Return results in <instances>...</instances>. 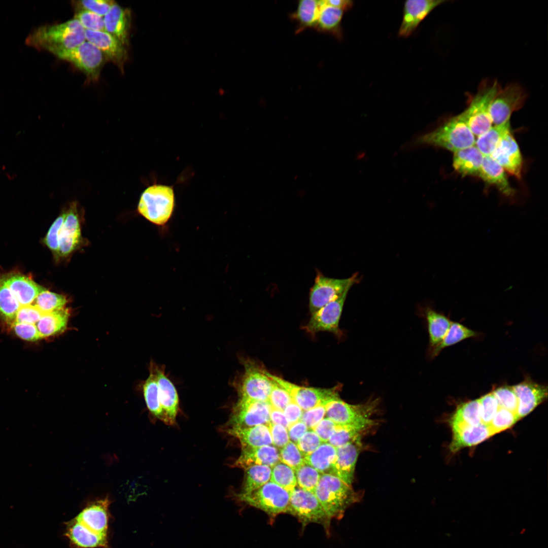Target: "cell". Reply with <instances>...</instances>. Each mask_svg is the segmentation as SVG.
Instances as JSON below:
<instances>
[{
	"label": "cell",
	"instance_id": "obj_28",
	"mask_svg": "<svg viewBox=\"0 0 548 548\" xmlns=\"http://www.w3.org/2000/svg\"><path fill=\"white\" fill-rule=\"evenodd\" d=\"M452 431L450 449L454 453L462 448L476 445L493 435L488 425L482 423L476 426H463Z\"/></svg>",
	"mask_w": 548,
	"mask_h": 548
},
{
	"label": "cell",
	"instance_id": "obj_45",
	"mask_svg": "<svg viewBox=\"0 0 548 548\" xmlns=\"http://www.w3.org/2000/svg\"><path fill=\"white\" fill-rule=\"evenodd\" d=\"M295 474L298 487L314 493L321 474L305 462L295 470Z\"/></svg>",
	"mask_w": 548,
	"mask_h": 548
},
{
	"label": "cell",
	"instance_id": "obj_26",
	"mask_svg": "<svg viewBox=\"0 0 548 548\" xmlns=\"http://www.w3.org/2000/svg\"><path fill=\"white\" fill-rule=\"evenodd\" d=\"M280 461L279 451L272 445L253 448L242 449L241 455L233 466L246 469L254 465L272 467Z\"/></svg>",
	"mask_w": 548,
	"mask_h": 548
},
{
	"label": "cell",
	"instance_id": "obj_64",
	"mask_svg": "<svg viewBox=\"0 0 548 548\" xmlns=\"http://www.w3.org/2000/svg\"><path fill=\"white\" fill-rule=\"evenodd\" d=\"M325 3L330 6L342 9L344 11L351 9L354 2L350 0H326Z\"/></svg>",
	"mask_w": 548,
	"mask_h": 548
},
{
	"label": "cell",
	"instance_id": "obj_52",
	"mask_svg": "<svg viewBox=\"0 0 548 548\" xmlns=\"http://www.w3.org/2000/svg\"><path fill=\"white\" fill-rule=\"evenodd\" d=\"M74 19L79 21L85 30L105 31L104 17L85 10L76 11Z\"/></svg>",
	"mask_w": 548,
	"mask_h": 548
},
{
	"label": "cell",
	"instance_id": "obj_39",
	"mask_svg": "<svg viewBox=\"0 0 548 548\" xmlns=\"http://www.w3.org/2000/svg\"><path fill=\"white\" fill-rule=\"evenodd\" d=\"M430 342L433 348L438 345L447 334L452 321L446 316L431 309L426 313Z\"/></svg>",
	"mask_w": 548,
	"mask_h": 548
},
{
	"label": "cell",
	"instance_id": "obj_11",
	"mask_svg": "<svg viewBox=\"0 0 548 548\" xmlns=\"http://www.w3.org/2000/svg\"><path fill=\"white\" fill-rule=\"evenodd\" d=\"M271 406L268 401L240 397L234 406L226 428H248L270 423Z\"/></svg>",
	"mask_w": 548,
	"mask_h": 548
},
{
	"label": "cell",
	"instance_id": "obj_63",
	"mask_svg": "<svg viewBox=\"0 0 548 548\" xmlns=\"http://www.w3.org/2000/svg\"><path fill=\"white\" fill-rule=\"evenodd\" d=\"M270 422L273 424L281 425L287 430L290 426L283 412L272 407L270 413Z\"/></svg>",
	"mask_w": 548,
	"mask_h": 548
},
{
	"label": "cell",
	"instance_id": "obj_33",
	"mask_svg": "<svg viewBox=\"0 0 548 548\" xmlns=\"http://www.w3.org/2000/svg\"><path fill=\"white\" fill-rule=\"evenodd\" d=\"M323 0H301L291 17L297 24L296 32L315 27Z\"/></svg>",
	"mask_w": 548,
	"mask_h": 548
},
{
	"label": "cell",
	"instance_id": "obj_42",
	"mask_svg": "<svg viewBox=\"0 0 548 548\" xmlns=\"http://www.w3.org/2000/svg\"><path fill=\"white\" fill-rule=\"evenodd\" d=\"M477 333L458 322H452L450 327L442 341L432 349L433 357L437 355L444 348L454 345L463 340L474 337Z\"/></svg>",
	"mask_w": 548,
	"mask_h": 548
},
{
	"label": "cell",
	"instance_id": "obj_1",
	"mask_svg": "<svg viewBox=\"0 0 548 548\" xmlns=\"http://www.w3.org/2000/svg\"><path fill=\"white\" fill-rule=\"evenodd\" d=\"M86 41L85 29L75 19L53 25L40 26L30 32L26 43L55 55L72 49Z\"/></svg>",
	"mask_w": 548,
	"mask_h": 548
},
{
	"label": "cell",
	"instance_id": "obj_23",
	"mask_svg": "<svg viewBox=\"0 0 548 548\" xmlns=\"http://www.w3.org/2000/svg\"><path fill=\"white\" fill-rule=\"evenodd\" d=\"M157 378L160 404L162 410V421L167 425L175 423L179 410V397L176 389L165 374L163 367L154 365Z\"/></svg>",
	"mask_w": 548,
	"mask_h": 548
},
{
	"label": "cell",
	"instance_id": "obj_55",
	"mask_svg": "<svg viewBox=\"0 0 548 548\" xmlns=\"http://www.w3.org/2000/svg\"><path fill=\"white\" fill-rule=\"evenodd\" d=\"M322 441L312 429L308 430L298 440L296 445L299 451L305 457L315 451Z\"/></svg>",
	"mask_w": 548,
	"mask_h": 548
},
{
	"label": "cell",
	"instance_id": "obj_27",
	"mask_svg": "<svg viewBox=\"0 0 548 548\" xmlns=\"http://www.w3.org/2000/svg\"><path fill=\"white\" fill-rule=\"evenodd\" d=\"M478 177L495 186L505 197H512L515 194L505 170L490 156H484Z\"/></svg>",
	"mask_w": 548,
	"mask_h": 548
},
{
	"label": "cell",
	"instance_id": "obj_38",
	"mask_svg": "<svg viewBox=\"0 0 548 548\" xmlns=\"http://www.w3.org/2000/svg\"><path fill=\"white\" fill-rule=\"evenodd\" d=\"M15 296L4 281L0 273V318L11 327L16 320L17 312L20 307Z\"/></svg>",
	"mask_w": 548,
	"mask_h": 548
},
{
	"label": "cell",
	"instance_id": "obj_50",
	"mask_svg": "<svg viewBox=\"0 0 548 548\" xmlns=\"http://www.w3.org/2000/svg\"><path fill=\"white\" fill-rule=\"evenodd\" d=\"M66 215L65 210L55 220L50 226L44 239L45 244L57 260L59 256V234Z\"/></svg>",
	"mask_w": 548,
	"mask_h": 548
},
{
	"label": "cell",
	"instance_id": "obj_3",
	"mask_svg": "<svg viewBox=\"0 0 548 548\" xmlns=\"http://www.w3.org/2000/svg\"><path fill=\"white\" fill-rule=\"evenodd\" d=\"M314 494L331 520H340L351 505L359 502L362 497L351 485L335 475L321 474Z\"/></svg>",
	"mask_w": 548,
	"mask_h": 548
},
{
	"label": "cell",
	"instance_id": "obj_47",
	"mask_svg": "<svg viewBox=\"0 0 548 548\" xmlns=\"http://www.w3.org/2000/svg\"><path fill=\"white\" fill-rule=\"evenodd\" d=\"M518 420L517 414L505 408L499 407L488 425L493 435L511 427Z\"/></svg>",
	"mask_w": 548,
	"mask_h": 548
},
{
	"label": "cell",
	"instance_id": "obj_49",
	"mask_svg": "<svg viewBox=\"0 0 548 548\" xmlns=\"http://www.w3.org/2000/svg\"><path fill=\"white\" fill-rule=\"evenodd\" d=\"M116 2L111 0H83L72 1L76 11L85 10L104 17Z\"/></svg>",
	"mask_w": 548,
	"mask_h": 548
},
{
	"label": "cell",
	"instance_id": "obj_10",
	"mask_svg": "<svg viewBox=\"0 0 548 548\" xmlns=\"http://www.w3.org/2000/svg\"><path fill=\"white\" fill-rule=\"evenodd\" d=\"M54 55L73 64L85 75L89 82L98 80L106 59L96 46L86 40L72 49Z\"/></svg>",
	"mask_w": 548,
	"mask_h": 548
},
{
	"label": "cell",
	"instance_id": "obj_43",
	"mask_svg": "<svg viewBox=\"0 0 548 548\" xmlns=\"http://www.w3.org/2000/svg\"><path fill=\"white\" fill-rule=\"evenodd\" d=\"M270 481L281 486L290 494L297 486L295 471L280 461L271 467Z\"/></svg>",
	"mask_w": 548,
	"mask_h": 548
},
{
	"label": "cell",
	"instance_id": "obj_40",
	"mask_svg": "<svg viewBox=\"0 0 548 548\" xmlns=\"http://www.w3.org/2000/svg\"><path fill=\"white\" fill-rule=\"evenodd\" d=\"M271 472V467L267 465H254L245 469L240 493H249L264 485L270 481Z\"/></svg>",
	"mask_w": 548,
	"mask_h": 548
},
{
	"label": "cell",
	"instance_id": "obj_6",
	"mask_svg": "<svg viewBox=\"0 0 548 548\" xmlns=\"http://www.w3.org/2000/svg\"><path fill=\"white\" fill-rule=\"evenodd\" d=\"M379 403L378 399H375L361 404H351L343 401L338 395L325 403V417L336 424L352 426L366 431L375 424L370 417L377 410Z\"/></svg>",
	"mask_w": 548,
	"mask_h": 548
},
{
	"label": "cell",
	"instance_id": "obj_15",
	"mask_svg": "<svg viewBox=\"0 0 548 548\" xmlns=\"http://www.w3.org/2000/svg\"><path fill=\"white\" fill-rule=\"evenodd\" d=\"M349 290L312 314L305 328L310 333L329 331L339 333V322Z\"/></svg>",
	"mask_w": 548,
	"mask_h": 548
},
{
	"label": "cell",
	"instance_id": "obj_19",
	"mask_svg": "<svg viewBox=\"0 0 548 548\" xmlns=\"http://www.w3.org/2000/svg\"><path fill=\"white\" fill-rule=\"evenodd\" d=\"M510 175L520 179L523 165L522 156L511 130L503 138L490 155Z\"/></svg>",
	"mask_w": 548,
	"mask_h": 548
},
{
	"label": "cell",
	"instance_id": "obj_29",
	"mask_svg": "<svg viewBox=\"0 0 548 548\" xmlns=\"http://www.w3.org/2000/svg\"><path fill=\"white\" fill-rule=\"evenodd\" d=\"M225 431L239 440L242 449L260 447L272 444L268 425H259L244 428H226Z\"/></svg>",
	"mask_w": 548,
	"mask_h": 548
},
{
	"label": "cell",
	"instance_id": "obj_35",
	"mask_svg": "<svg viewBox=\"0 0 548 548\" xmlns=\"http://www.w3.org/2000/svg\"><path fill=\"white\" fill-rule=\"evenodd\" d=\"M452 430L482 423L479 399L462 403L457 407L450 421Z\"/></svg>",
	"mask_w": 548,
	"mask_h": 548
},
{
	"label": "cell",
	"instance_id": "obj_8",
	"mask_svg": "<svg viewBox=\"0 0 548 548\" xmlns=\"http://www.w3.org/2000/svg\"><path fill=\"white\" fill-rule=\"evenodd\" d=\"M287 513L296 518L302 528L311 523L319 524L329 535L331 520L314 493L296 487L290 493Z\"/></svg>",
	"mask_w": 548,
	"mask_h": 548
},
{
	"label": "cell",
	"instance_id": "obj_4",
	"mask_svg": "<svg viewBox=\"0 0 548 548\" xmlns=\"http://www.w3.org/2000/svg\"><path fill=\"white\" fill-rule=\"evenodd\" d=\"M501 88L496 80H483L476 93L469 97L467 108L459 114L474 135L478 136L492 126L490 106Z\"/></svg>",
	"mask_w": 548,
	"mask_h": 548
},
{
	"label": "cell",
	"instance_id": "obj_14",
	"mask_svg": "<svg viewBox=\"0 0 548 548\" xmlns=\"http://www.w3.org/2000/svg\"><path fill=\"white\" fill-rule=\"evenodd\" d=\"M243 362L245 371L238 389L240 397L268 402L272 380L266 375L264 369L251 361Z\"/></svg>",
	"mask_w": 548,
	"mask_h": 548
},
{
	"label": "cell",
	"instance_id": "obj_18",
	"mask_svg": "<svg viewBox=\"0 0 548 548\" xmlns=\"http://www.w3.org/2000/svg\"><path fill=\"white\" fill-rule=\"evenodd\" d=\"M445 0H408L404 2L403 17L398 36L407 38L417 29L420 23L436 7Z\"/></svg>",
	"mask_w": 548,
	"mask_h": 548
},
{
	"label": "cell",
	"instance_id": "obj_12",
	"mask_svg": "<svg viewBox=\"0 0 548 548\" xmlns=\"http://www.w3.org/2000/svg\"><path fill=\"white\" fill-rule=\"evenodd\" d=\"M527 98L526 91L517 83H511L501 88L491 104L492 123L499 125L509 122L512 114L523 107Z\"/></svg>",
	"mask_w": 548,
	"mask_h": 548
},
{
	"label": "cell",
	"instance_id": "obj_58",
	"mask_svg": "<svg viewBox=\"0 0 548 548\" xmlns=\"http://www.w3.org/2000/svg\"><path fill=\"white\" fill-rule=\"evenodd\" d=\"M43 314L33 304L21 306L17 312L15 322L36 324Z\"/></svg>",
	"mask_w": 548,
	"mask_h": 548
},
{
	"label": "cell",
	"instance_id": "obj_62",
	"mask_svg": "<svg viewBox=\"0 0 548 548\" xmlns=\"http://www.w3.org/2000/svg\"><path fill=\"white\" fill-rule=\"evenodd\" d=\"M308 429L307 426L300 421L290 425L287 429L290 440L296 444L298 440L305 433Z\"/></svg>",
	"mask_w": 548,
	"mask_h": 548
},
{
	"label": "cell",
	"instance_id": "obj_37",
	"mask_svg": "<svg viewBox=\"0 0 548 548\" xmlns=\"http://www.w3.org/2000/svg\"><path fill=\"white\" fill-rule=\"evenodd\" d=\"M510 130V121L494 125L479 135L475 140V145L484 156H490L495 151L503 138Z\"/></svg>",
	"mask_w": 548,
	"mask_h": 548
},
{
	"label": "cell",
	"instance_id": "obj_2",
	"mask_svg": "<svg viewBox=\"0 0 548 548\" xmlns=\"http://www.w3.org/2000/svg\"><path fill=\"white\" fill-rule=\"evenodd\" d=\"M175 184L154 183L141 195L138 212L146 220L166 233L176 208Z\"/></svg>",
	"mask_w": 548,
	"mask_h": 548
},
{
	"label": "cell",
	"instance_id": "obj_41",
	"mask_svg": "<svg viewBox=\"0 0 548 548\" xmlns=\"http://www.w3.org/2000/svg\"><path fill=\"white\" fill-rule=\"evenodd\" d=\"M143 393L147 406L150 413L162 421V410L154 365L151 367L149 376L143 385Z\"/></svg>",
	"mask_w": 548,
	"mask_h": 548
},
{
	"label": "cell",
	"instance_id": "obj_61",
	"mask_svg": "<svg viewBox=\"0 0 548 548\" xmlns=\"http://www.w3.org/2000/svg\"><path fill=\"white\" fill-rule=\"evenodd\" d=\"M303 410L294 401L289 403L283 410L287 421L290 425L300 420Z\"/></svg>",
	"mask_w": 548,
	"mask_h": 548
},
{
	"label": "cell",
	"instance_id": "obj_7",
	"mask_svg": "<svg viewBox=\"0 0 548 548\" xmlns=\"http://www.w3.org/2000/svg\"><path fill=\"white\" fill-rule=\"evenodd\" d=\"M237 497L240 501L264 512L272 523L280 514L287 513L290 494L269 481L253 491L239 493Z\"/></svg>",
	"mask_w": 548,
	"mask_h": 548
},
{
	"label": "cell",
	"instance_id": "obj_5",
	"mask_svg": "<svg viewBox=\"0 0 548 548\" xmlns=\"http://www.w3.org/2000/svg\"><path fill=\"white\" fill-rule=\"evenodd\" d=\"M417 145L437 147L455 152L475 145L474 135L458 114L435 129L418 136Z\"/></svg>",
	"mask_w": 548,
	"mask_h": 548
},
{
	"label": "cell",
	"instance_id": "obj_21",
	"mask_svg": "<svg viewBox=\"0 0 548 548\" xmlns=\"http://www.w3.org/2000/svg\"><path fill=\"white\" fill-rule=\"evenodd\" d=\"M361 436L336 448V455L332 474L349 485L354 479L356 462L362 448Z\"/></svg>",
	"mask_w": 548,
	"mask_h": 548
},
{
	"label": "cell",
	"instance_id": "obj_32",
	"mask_svg": "<svg viewBox=\"0 0 548 548\" xmlns=\"http://www.w3.org/2000/svg\"><path fill=\"white\" fill-rule=\"evenodd\" d=\"M344 12L327 5L323 0L314 28L321 32L330 33L340 40L342 38L341 22Z\"/></svg>",
	"mask_w": 548,
	"mask_h": 548
},
{
	"label": "cell",
	"instance_id": "obj_16",
	"mask_svg": "<svg viewBox=\"0 0 548 548\" xmlns=\"http://www.w3.org/2000/svg\"><path fill=\"white\" fill-rule=\"evenodd\" d=\"M86 40L96 46L105 58L116 65L122 73L128 58L126 46L106 31L85 30Z\"/></svg>",
	"mask_w": 548,
	"mask_h": 548
},
{
	"label": "cell",
	"instance_id": "obj_13",
	"mask_svg": "<svg viewBox=\"0 0 548 548\" xmlns=\"http://www.w3.org/2000/svg\"><path fill=\"white\" fill-rule=\"evenodd\" d=\"M264 372L268 377L285 389L293 401L303 410L324 404L328 400L339 395L337 387L330 389H322L299 386L271 374L265 369Z\"/></svg>",
	"mask_w": 548,
	"mask_h": 548
},
{
	"label": "cell",
	"instance_id": "obj_17",
	"mask_svg": "<svg viewBox=\"0 0 548 548\" xmlns=\"http://www.w3.org/2000/svg\"><path fill=\"white\" fill-rule=\"evenodd\" d=\"M66 215L59 234V256L70 255L78 247L81 241L77 201L71 202L65 209Z\"/></svg>",
	"mask_w": 548,
	"mask_h": 548
},
{
	"label": "cell",
	"instance_id": "obj_22",
	"mask_svg": "<svg viewBox=\"0 0 548 548\" xmlns=\"http://www.w3.org/2000/svg\"><path fill=\"white\" fill-rule=\"evenodd\" d=\"M4 281L10 289L20 306L31 304L36 297L47 289L20 272L2 273Z\"/></svg>",
	"mask_w": 548,
	"mask_h": 548
},
{
	"label": "cell",
	"instance_id": "obj_56",
	"mask_svg": "<svg viewBox=\"0 0 548 548\" xmlns=\"http://www.w3.org/2000/svg\"><path fill=\"white\" fill-rule=\"evenodd\" d=\"M11 327L16 335L23 340L33 341L41 338L36 324L15 322Z\"/></svg>",
	"mask_w": 548,
	"mask_h": 548
},
{
	"label": "cell",
	"instance_id": "obj_57",
	"mask_svg": "<svg viewBox=\"0 0 548 548\" xmlns=\"http://www.w3.org/2000/svg\"><path fill=\"white\" fill-rule=\"evenodd\" d=\"M325 404H321L309 410H303L300 421L309 429H312L325 418Z\"/></svg>",
	"mask_w": 548,
	"mask_h": 548
},
{
	"label": "cell",
	"instance_id": "obj_59",
	"mask_svg": "<svg viewBox=\"0 0 548 548\" xmlns=\"http://www.w3.org/2000/svg\"><path fill=\"white\" fill-rule=\"evenodd\" d=\"M268 426L272 443L275 447L281 449L288 443L290 439L286 428L281 425L273 424L270 422Z\"/></svg>",
	"mask_w": 548,
	"mask_h": 548
},
{
	"label": "cell",
	"instance_id": "obj_51",
	"mask_svg": "<svg viewBox=\"0 0 548 548\" xmlns=\"http://www.w3.org/2000/svg\"><path fill=\"white\" fill-rule=\"evenodd\" d=\"M499 407L517 414L518 399L512 386H503L493 391Z\"/></svg>",
	"mask_w": 548,
	"mask_h": 548
},
{
	"label": "cell",
	"instance_id": "obj_31",
	"mask_svg": "<svg viewBox=\"0 0 548 548\" xmlns=\"http://www.w3.org/2000/svg\"><path fill=\"white\" fill-rule=\"evenodd\" d=\"M65 535L75 545L82 548L105 547L107 544V535L93 532L76 519L68 524Z\"/></svg>",
	"mask_w": 548,
	"mask_h": 548
},
{
	"label": "cell",
	"instance_id": "obj_24",
	"mask_svg": "<svg viewBox=\"0 0 548 548\" xmlns=\"http://www.w3.org/2000/svg\"><path fill=\"white\" fill-rule=\"evenodd\" d=\"M110 503L108 497L96 500L86 506L75 519L93 532L107 535Z\"/></svg>",
	"mask_w": 548,
	"mask_h": 548
},
{
	"label": "cell",
	"instance_id": "obj_20",
	"mask_svg": "<svg viewBox=\"0 0 548 548\" xmlns=\"http://www.w3.org/2000/svg\"><path fill=\"white\" fill-rule=\"evenodd\" d=\"M518 399L517 415L519 419L528 415L547 397V387L530 379L512 386Z\"/></svg>",
	"mask_w": 548,
	"mask_h": 548
},
{
	"label": "cell",
	"instance_id": "obj_34",
	"mask_svg": "<svg viewBox=\"0 0 548 548\" xmlns=\"http://www.w3.org/2000/svg\"><path fill=\"white\" fill-rule=\"evenodd\" d=\"M69 316L68 309L64 307L43 314L36 325L41 338L63 332L67 326Z\"/></svg>",
	"mask_w": 548,
	"mask_h": 548
},
{
	"label": "cell",
	"instance_id": "obj_36",
	"mask_svg": "<svg viewBox=\"0 0 548 548\" xmlns=\"http://www.w3.org/2000/svg\"><path fill=\"white\" fill-rule=\"evenodd\" d=\"M336 455V448L328 442H322L315 451L304 457V461L321 474H332Z\"/></svg>",
	"mask_w": 548,
	"mask_h": 548
},
{
	"label": "cell",
	"instance_id": "obj_46",
	"mask_svg": "<svg viewBox=\"0 0 548 548\" xmlns=\"http://www.w3.org/2000/svg\"><path fill=\"white\" fill-rule=\"evenodd\" d=\"M365 430L350 425L337 424L335 429L328 441V443L338 448L361 436Z\"/></svg>",
	"mask_w": 548,
	"mask_h": 548
},
{
	"label": "cell",
	"instance_id": "obj_60",
	"mask_svg": "<svg viewBox=\"0 0 548 548\" xmlns=\"http://www.w3.org/2000/svg\"><path fill=\"white\" fill-rule=\"evenodd\" d=\"M336 425L332 421L325 417L312 430L317 434L322 442H327Z\"/></svg>",
	"mask_w": 548,
	"mask_h": 548
},
{
	"label": "cell",
	"instance_id": "obj_53",
	"mask_svg": "<svg viewBox=\"0 0 548 548\" xmlns=\"http://www.w3.org/2000/svg\"><path fill=\"white\" fill-rule=\"evenodd\" d=\"M479 400L482 423L489 425L500 407L499 404L492 392L482 396Z\"/></svg>",
	"mask_w": 548,
	"mask_h": 548
},
{
	"label": "cell",
	"instance_id": "obj_54",
	"mask_svg": "<svg viewBox=\"0 0 548 548\" xmlns=\"http://www.w3.org/2000/svg\"><path fill=\"white\" fill-rule=\"evenodd\" d=\"M272 387L269 397L268 402L272 408L283 412L286 406L293 402V400L285 389L273 380H272Z\"/></svg>",
	"mask_w": 548,
	"mask_h": 548
},
{
	"label": "cell",
	"instance_id": "obj_30",
	"mask_svg": "<svg viewBox=\"0 0 548 548\" xmlns=\"http://www.w3.org/2000/svg\"><path fill=\"white\" fill-rule=\"evenodd\" d=\"M484 156L475 145L454 153L453 166L462 176L478 177Z\"/></svg>",
	"mask_w": 548,
	"mask_h": 548
},
{
	"label": "cell",
	"instance_id": "obj_25",
	"mask_svg": "<svg viewBox=\"0 0 548 548\" xmlns=\"http://www.w3.org/2000/svg\"><path fill=\"white\" fill-rule=\"evenodd\" d=\"M105 31L128 46L131 25V13L115 3L104 17Z\"/></svg>",
	"mask_w": 548,
	"mask_h": 548
},
{
	"label": "cell",
	"instance_id": "obj_44",
	"mask_svg": "<svg viewBox=\"0 0 548 548\" xmlns=\"http://www.w3.org/2000/svg\"><path fill=\"white\" fill-rule=\"evenodd\" d=\"M66 303L67 299L64 296L47 290L41 293L32 304L43 314H46L64 308Z\"/></svg>",
	"mask_w": 548,
	"mask_h": 548
},
{
	"label": "cell",
	"instance_id": "obj_9",
	"mask_svg": "<svg viewBox=\"0 0 548 548\" xmlns=\"http://www.w3.org/2000/svg\"><path fill=\"white\" fill-rule=\"evenodd\" d=\"M358 273L346 279H338L324 276L318 271L310 292L309 308L312 314L334 300L359 282Z\"/></svg>",
	"mask_w": 548,
	"mask_h": 548
},
{
	"label": "cell",
	"instance_id": "obj_48",
	"mask_svg": "<svg viewBox=\"0 0 548 548\" xmlns=\"http://www.w3.org/2000/svg\"><path fill=\"white\" fill-rule=\"evenodd\" d=\"M280 461L294 471L305 463L304 457L294 442L289 441L279 451Z\"/></svg>",
	"mask_w": 548,
	"mask_h": 548
}]
</instances>
